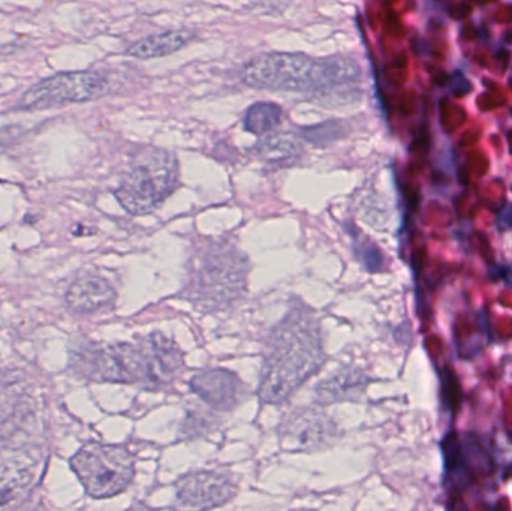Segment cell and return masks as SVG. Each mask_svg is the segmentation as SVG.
I'll use <instances>...</instances> for the list:
<instances>
[{
    "mask_svg": "<svg viewBox=\"0 0 512 511\" xmlns=\"http://www.w3.org/2000/svg\"><path fill=\"white\" fill-rule=\"evenodd\" d=\"M325 360L324 338L315 312L294 302L265 341L259 399L264 404H283L322 368Z\"/></svg>",
    "mask_w": 512,
    "mask_h": 511,
    "instance_id": "obj_1",
    "label": "cell"
},
{
    "mask_svg": "<svg viewBox=\"0 0 512 511\" xmlns=\"http://www.w3.org/2000/svg\"><path fill=\"white\" fill-rule=\"evenodd\" d=\"M72 366L89 380L138 384L152 392L173 389L186 371L183 351L158 332L135 344L87 342L72 356Z\"/></svg>",
    "mask_w": 512,
    "mask_h": 511,
    "instance_id": "obj_2",
    "label": "cell"
},
{
    "mask_svg": "<svg viewBox=\"0 0 512 511\" xmlns=\"http://www.w3.org/2000/svg\"><path fill=\"white\" fill-rule=\"evenodd\" d=\"M251 261L230 237H201L188 263L183 297L201 312L233 308L248 291Z\"/></svg>",
    "mask_w": 512,
    "mask_h": 511,
    "instance_id": "obj_3",
    "label": "cell"
},
{
    "mask_svg": "<svg viewBox=\"0 0 512 511\" xmlns=\"http://www.w3.org/2000/svg\"><path fill=\"white\" fill-rule=\"evenodd\" d=\"M248 86L271 92H330L352 86L361 78L357 60L349 56L313 59L303 53H262L243 68Z\"/></svg>",
    "mask_w": 512,
    "mask_h": 511,
    "instance_id": "obj_4",
    "label": "cell"
},
{
    "mask_svg": "<svg viewBox=\"0 0 512 511\" xmlns=\"http://www.w3.org/2000/svg\"><path fill=\"white\" fill-rule=\"evenodd\" d=\"M180 185V165L174 153L149 147L132 162L114 195L120 206L141 216L155 212Z\"/></svg>",
    "mask_w": 512,
    "mask_h": 511,
    "instance_id": "obj_5",
    "label": "cell"
},
{
    "mask_svg": "<svg viewBox=\"0 0 512 511\" xmlns=\"http://www.w3.org/2000/svg\"><path fill=\"white\" fill-rule=\"evenodd\" d=\"M71 468L87 495L104 500L122 494L131 485L135 458L125 447L90 443L72 456Z\"/></svg>",
    "mask_w": 512,
    "mask_h": 511,
    "instance_id": "obj_6",
    "label": "cell"
},
{
    "mask_svg": "<svg viewBox=\"0 0 512 511\" xmlns=\"http://www.w3.org/2000/svg\"><path fill=\"white\" fill-rule=\"evenodd\" d=\"M110 92L104 75L93 71L60 72L33 84L21 96L20 110H48L68 104L96 101Z\"/></svg>",
    "mask_w": 512,
    "mask_h": 511,
    "instance_id": "obj_7",
    "label": "cell"
},
{
    "mask_svg": "<svg viewBox=\"0 0 512 511\" xmlns=\"http://www.w3.org/2000/svg\"><path fill=\"white\" fill-rule=\"evenodd\" d=\"M279 444L285 452H319L342 438L337 423L318 407H298L288 411L279 423Z\"/></svg>",
    "mask_w": 512,
    "mask_h": 511,
    "instance_id": "obj_8",
    "label": "cell"
},
{
    "mask_svg": "<svg viewBox=\"0 0 512 511\" xmlns=\"http://www.w3.org/2000/svg\"><path fill=\"white\" fill-rule=\"evenodd\" d=\"M236 477L224 471H198L176 483L174 509L210 510L225 506L236 497Z\"/></svg>",
    "mask_w": 512,
    "mask_h": 511,
    "instance_id": "obj_9",
    "label": "cell"
},
{
    "mask_svg": "<svg viewBox=\"0 0 512 511\" xmlns=\"http://www.w3.org/2000/svg\"><path fill=\"white\" fill-rule=\"evenodd\" d=\"M189 387L216 413H231L248 395V387L239 375L224 368L198 371L189 380Z\"/></svg>",
    "mask_w": 512,
    "mask_h": 511,
    "instance_id": "obj_10",
    "label": "cell"
},
{
    "mask_svg": "<svg viewBox=\"0 0 512 511\" xmlns=\"http://www.w3.org/2000/svg\"><path fill=\"white\" fill-rule=\"evenodd\" d=\"M65 299L69 308L78 314H99L113 308L117 293L110 281L89 273L69 285Z\"/></svg>",
    "mask_w": 512,
    "mask_h": 511,
    "instance_id": "obj_11",
    "label": "cell"
},
{
    "mask_svg": "<svg viewBox=\"0 0 512 511\" xmlns=\"http://www.w3.org/2000/svg\"><path fill=\"white\" fill-rule=\"evenodd\" d=\"M370 380L361 369L345 366L324 378L315 387L316 405H334L340 402H355L364 395Z\"/></svg>",
    "mask_w": 512,
    "mask_h": 511,
    "instance_id": "obj_12",
    "label": "cell"
},
{
    "mask_svg": "<svg viewBox=\"0 0 512 511\" xmlns=\"http://www.w3.org/2000/svg\"><path fill=\"white\" fill-rule=\"evenodd\" d=\"M191 39V33L186 30H165L135 42L126 50V54L141 60L158 59L182 50Z\"/></svg>",
    "mask_w": 512,
    "mask_h": 511,
    "instance_id": "obj_13",
    "label": "cell"
},
{
    "mask_svg": "<svg viewBox=\"0 0 512 511\" xmlns=\"http://www.w3.org/2000/svg\"><path fill=\"white\" fill-rule=\"evenodd\" d=\"M301 152L300 140L297 135L289 132H270L262 135L261 141L256 144V153L259 158L268 162L291 161Z\"/></svg>",
    "mask_w": 512,
    "mask_h": 511,
    "instance_id": "obj_14",
    "label": "cell"
},
{
    "mask_svg": "<svg viewBox=\"0 0 512 511\" xmlns=\"http://www.w3.org/2000/svg\"><path fill=\"white\" fill-rule=\"evenodd\" d=\"M283 119V110L273 102H255L246 110L243 128L251 134L262 135L277 131Z\"/></svg>",
    "mask_w": 512,
    "mask_h": 511,
    "instance_id": "obj_15",
    "label": "cell"
},
{
    "mask_svg": "<svg viewBox=\"0 0 512 511\" xmlns=\"http://www.w3.org/2000/svg\"><path fill=\"white\" fill-rule=\"evenodd\" d=\"M345 134V125L340 120H331V122L301 129V137L316 146H327V144L340 140V137Z\"/></svg>",
    "mask_w": 512,
    "mask_h": 511,
    "instance_id": "obj_16",
    "label": "cell"
},
{
    "mask_svg": "<svg viewBox=\"0 0 512 511\" xmlns=\"http://www.w3.org/2000/svg\"><path fill=\"white\" fill-rule=\"evenodd\" d=\"M218 425L219 422L215 414L195 410L192 413L186 414V420L183 423V434L189 438L198 437V435L213 431Z\"/></svg>",
    "mask_w": 512,
    "mask_h": 511,
    "instance_id": "obj_17",
    "label": "cell"
},
{
    "mask_svg": "<svg viewBox=\"0 0 512 511\" xmlns=\"http://www.w3.org/2000/svg\"><path fill=\"white\" fill-rule=\"evenodd\" d=\"M445 398H447L448 405H450L451 411L456 413L459 410L460 402H462V389H460L459 381H457L456 375L451 371H445Z\"/></svg>",
    "mask_w": 512,
    "mask_h": 511,
    "instance_id": "obj_18",
    "label": "cell"
}]
</instances>
